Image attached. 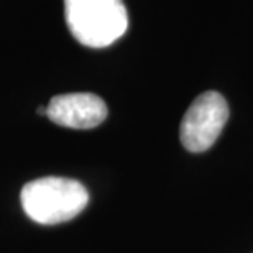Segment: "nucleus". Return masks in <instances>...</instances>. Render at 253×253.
Listing matches in <instances>:
<instances>
[{"label": "nucleus", "mask_w": 253, "mask_h": 253, "mask_svg": "<svg viewBox=\"0 0 253 253\" xmlns=\"http://www.w3.org/2000/svg\"><path fill=\"white\" fill-rule=\"evenodd\" d=\"M20 201L25 214L33 222L56 225L74 219L85 209L89 192L76 179L46 176L25 184Z\"/></svg>", "instance_id": "1"}, {"label": "nucleus", "mask_w": 253, "mask_h": 253, "mask_svg": "<svg viewBox=\"0 0 253 253\" xmlns=\"http://www.w3.org/2000/svg\"><path fill=\"white\" fill-rule=\"evenodd\" d=\"M69 32L81 44L105 48L128 28V15L122 0H64Z\"/></svg>", "instance_id": "2"}, {"label": "nucleus", "mask_w": 253, "mask_h": 253, "mask_svg": "<svg viewBox=\"0 0 253 253\" xmlns=\"http://www.w3.org/2000/svg\"><path fill=\"white\" fill-rule=\"evenodd\" d=\"M229 120L227 100L215 90L197 95L181 122V143L192 153L209 150Z\"/></svg>", "instance_id": "3"}, {"label": "nucleus", "mask_w": 253, "mask_h": 253, "mask_svg": "<svg viewBox=\"0 0 253 253\" xmlns=\"http://www.w3.org/2000/svg\"><path fill=\"white\" fill-rule=\"evenodd\" d=\"M46 117L56 125L87 130L104 122L107 105L99 95L90 92L59 94L46 105Z\"/></svg>", "instance_id": "4"}]
</instances>
